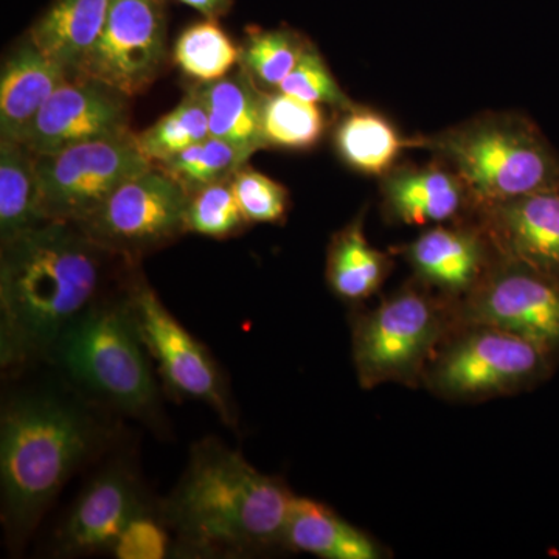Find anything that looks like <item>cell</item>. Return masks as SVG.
<instances>
[{
    "instance_id": "cell-21",
    "label": "cell",
    "mask_w": 559,
    "mask_h": 559,
    "mask_svg": "<svg viewBox=\"0 0 559 559\" xmlns=\"http://www.w3.org/2000/svg\"><path fill=\"white\" fill-rule=\"evenodd\" d=\"M109 7L110 0H55L33 24L28 36L44 55L75 76L100 38Z\"/></svg>"
},
{
    "instance_id": "cell-24",
    "label": "cell",
    "mask_w": 559,
    "mask_h": 559,
    "mask_svg": "<svg viewBox=\"0 0 559 559\" xmlns=\"http://www.w3.org/2000/svg\"><path fill=\"white\" fill-rule=\"evenodd\" d=\"M44 223L36 154L17 140L0 139V242Z\"/></svg>"
},
{
    "instance_id": "cell-20",
    "label": "cell",
    "mask_w": 559,
    "mask_h": 559,
    "mask_svg": "<svg viewBox=\"0 0 559 559\" xmlns=\"http://www.w3.org/2000/svg\"><path fill=\"white\" fill-rule=\"evenodd\" d=\"M193 87L207 109L212 138L226 140L248 157L266 148L261 130L264 91L240 64L223 79Z\"/></svg>"
},
{
    "instance_id": "cell-12",
    "label": "cell",
    "mask_w": 559,
    "mask_h": 559,
    "mask_svg": "<svg viewBox=\"0 0 559 559\" xmlns=\"http://www.w3.org/2000/svg\"><path fill=\"white\" fill-rule=\"evenodd\" d=\"M159 0H110L108 17L75 76L108 84L127 97L143 94L167 60V25Z\"/></svg>"
},
{
    "instance_id": "cell-1",
    "label": "cell",
    "mask_w": 559,
    "mask_h": 559,
    "mask_svg": "<svg viewBox=\"0 0 559 559\" xmlns=\"http://www.w3.org/2000/svg\"><path fill=\"white\" fill-rule=\"evenodd\" d=\"M116 255L80 226L47 221L2 242L0 360L20 369L51 358L73 320L97 304L106 259Z\"/></svg>"
},
{
    "instance_id": "cell-5",
    "label": "cell",
    "mask_w": 559,
    "mask_h": 559,
    "mask_svg": "<svg viewBox=\"0 0 559 559\" xmlns=\"http://www.w3.org/2000/svg\"><path fill=\"white\" fill-rule=\"evenodd\" d=\"M457 325L455 304L415 278L353 318V364L360 388H419L426 367Z\"/></svg>"
},
{
    "instance_id": "cell-28",
    "label": "cell",
    "mask_w": 559,
    "mask_h": 559,
    "mask_svg": "<svg viewBox=\"0 0 559 559\" xmlns=\"http://www.w3.org/2000/svg\"><path fill=\"white\" fill-rule=\"evenodd\" d=\"M249 159L226 140L209 135L197 145L156 164V167L179 183L187 194H193L213 183L234 178Z\"/></svg>"
},
{
    "instance_id": "cell-31",
    "label": "cell",
    "mask_w": 559,
    "mask_h": 559,
    "mask_svg": "<svg viewBox=\"0 0 559 559\" xmlns=\"http://www.w3.org/2000/svg\"><path fill=\"white\" fill-rule=\"evenodd\" d=\"M277 91L314 105H329L341 112L355 106V102L349 100L342 91L322 55L311 44H308L296 68L283 80Z\"/></svg>"
},
{
    "instance_id": "cell-25",
    "label": "cell",
    "mask_w": 559,
    "mask_h": 559,
    "mask_svg": "<svg viewBox=\"0 0 559 559\" xmlns=\"http://www.w3.org/2000/svg\"><path fill=\"white\" fill-rule=\"evenodd\" d=\"M261 130L266 148L307 151L314 148L325 132L323 110L283 92H264Z\"/></svg>"
},
{
    "instance_id": "cell-34",
    "label": "cell",
    "mask_w": 559,
    "mask_h": 559,
    "mask_svg": "<svg viewBox=\"0 0 559 559\" xmlns=\"http://www.w3.org/2000/svg\"><path fill=\"white\" fill-rule=\"evenodd\" d=\"M179 2L200 11L209 20H218L221 16H226L231 5H234V0H179Z\"/></svg>"
},
{
    "instance_id": "cell-35",
    "label": "cell",
    "mask_w": 559,
    "mask_h": 559,
    "mask_svg": "<svg viewBox=\"0 0 559 559\" xmlns=\"http://www.w3.org/2000/svg\"><path fill=\"white\" fill-rule=\"evenodd\" d=\"M159 2L164 3V2H165V0H159Z\"/></svg>"
},
{
    "instance_id": "cell-8",
    "label": "cell",
    "mask_w": 559,
    "mask_h": 559,
    "mask_svg": "<svg viewBox=\"0 0 559 559\" xmlns=\"http://www.w3.org/2000/svg\"><path fill=\"white\" fill-rule=\"evenodd\" d=\"M151 167L132 131L36 154L44 218L83 223L121 183Z\"/></svg>"
},
{
    "instance_id": "cell-4",
    "label": "cell",
    "mask_w": 559,
    "mask_h": 559,
    "mask_svg": "<svg viewBox=\"0 0 559 559\" xmlns=\"http://www.w3.org/2000/svg\"><path fill=\"white\" fill-rule=\"evenodd\" d=\"M457 173L476 210L559 189V153L521 114H484L450 130L411 140Z\"/></svg>"
},
{
    "instance_id": "cell-19",
    "label": "cell",
    "mask_w": 559,
    "mask_h": 559,
    "mask_svg": "<svg viewBox=\"0 0 559 559\" xmlns=\"http://www.w3.org/2000/svg\"><path fill=\"white\" fill-rule=\"evenodd\" d=\"M285 549L323 559H382L389 551L319 500L294 496Z\"/></svg>"
},
{
    "instance_id": "cell-7",
    "label": "cell",
    "mask_w": 559,
    "mask_h": 559,
    "mask_svg": "<svg viewBox=\"0 0 559 559\" xmlns=\"http://www.w3.org/2000/svg\"><path fill=\"white\" fill-rule=\"evenodd\" d=\"M558 367L546 352L516 334L457 323L430 359L421 385L452 403H481L535 390Z\"/></svg>"
},
{
    "instance_id": "cell-22",
    "label": "cell",
    "mask_w": 559,
    "mask_h": 559,
    "mask_svg": "<svg viewBox=\"0 0 559 559\" xmlns=\"http://www.w3.org/2000/svg\"><path fill=\"white\" fill-rule=\"evenodd\" d=\"M393 270L390 253L373 248L364 231V213L333 235L326 253V283L347 304L370 300Z\"/></svg>"
},
{
    "instance_id": "cell-14",
    "label": "cell",
    "mask_w": 559,
    "mask_h": 559,
    "mask_svg": "<svg viewBox=\"0 0 559 559\" xmlns=\"http://www.w3.org/2000/svg\"><path fill=\"white\" fill-rule=\"evenodd\" d=\"M396 253L415 278L457 305L479 285L496 249L477 219H463L429 227Z\"/></svg>"
},
{
    "instance_id": "cell-27",
    "label": "cell",
    "mask_w": 559,
    "mask_h": 559,
    "mask_svg": "<svg viewBox=\"0 0 559 559\" xmlns=\"http://www.w3.org/2000/svg\"><path fill=\"white\" fill-rule=\"evenodd\" d=\"M209 135L207 109L194 87L148 130L134 132L139 150L153 165L170 159Z\"/></svg>"
},
{
    "instance_id": "cell-6",
    "label": "cell",
    "mask_w": 559,
    "mask_h": 559,
    "mask_svg": "<svg viewBox=\"0 0 559 559\" xmlns=\"http://www.w3.org/2000/svg\"><path fill=\"white\" fill-rule=\"evenodd\" d=\"M51 358L81 388L131 415L157 406L150 355L124 300L92 305L62 333Z\"/></svg>"
},
{
    "instance_id": "cell-11",
    "label": "cell",
    "mask_w": 559,
    "mask_h": 559,
    "mask_svg": "<svg viewBox=\"0 0 559 559\" xmlns=\"http://www.w3.org/2000/svg\"><path fill=\"white\" fill-rule=\"evenodd\" d=\"M140 340L156 360L165 384L189 399L212 407L227 425H235L229 389L207 348L162 304L142 275L132 277L124 293Z\"/></svg>"
},
{
    "instance_id": "cell-9",
    "label": "cell",
    "mask_w": 559,
    "mask_h": 559,
    "mask_svg": "<svg viewBox=\"0 0 559 559\" xmlns=\"http://www.w3.org/2000/svg\"><path fill=\"white\" fill-rule=\"evenodd\" d=\"M187 204L182 187L153 165L121 183L76 226L102 248L131 261L186 234Z\"/></svg>"
},
{
    "instance_id": "cell-18",
    "label": "cell",
    "mask_w": 559,
    "mask_h": 559,
    "mask_svg": "<svg viewBox=\"0 0 559 559\" xmlns=\"http://www.w3.org/2000/svg\"><path fill=\"white\" fill-rule=\"evenodd\" d=\"M72 79L69 70L25 36L7 55L0 72V139L20 140L55 91Z\"/></svg>"
},
{
    "instance_id": "cell-26",
    "label": "cell",
    "mask_w": 559,
    "mask_h": 559,
    "mask_svg": "<svg viewBox=\"0 0 559 559\" xmlns=\"http://www.w3.org/2000/svg\"><path fill=\"white\" fill-rule=\"evenodd\" d=\"M240 47L209 17L180 33L173 50L176 66L198 83L223 79L240 64Z\"/></svg>"
},
{
    "instance_id": "cell-13",
    "label": "cell",
    "mask_w": 559,
    "mask_h": 559,
    "mask_svg": "<svg viewBox=\"0 0 559 559\" xmlns=\"http://www.w3.org/2000/svg\"><path fill=\"white\" fill-rule=\"evenodd\" d=\"M128 100L102 81L72 76L55 91L20 142L32 153L47 154L127 134L131 131Z\"/></svg>"
},
{
    "instance_id": "cell-3",
    "label": "cell",
    "mask_w": 559,
    "mask_h": 559,
    "mask_svg": "<svg viewBox=\"0 0 559 559\" xmlns=\"http://www.w3.org/2000/svg\"><path fill=\"white\" fill-rule=\"evenodd\" d=\"M94 421L51 393L21 396L0 426L2 518L10 538H27L81 463L97 447Z\"/></svg>"
},
{
    "instance_id": "cell-33",
    "label": "cell",
    "mask_w": 559,
    "mask_h": 559,
    "mask_svg": "<svg viewBox=\"0 0 559 559\" xmlns=\"http://www.w3.org/2000/svg\"><path fill=\"white\" fill-rule=\"evenodd\" d=\"M168 546L165 528L143 513L128 524L112 551L119 559H162L167 557Z\"/></svg>"
},
{
    "instance_id": "cell-2",
    "label": "cell",
    "mask_w": 559,
    "mask_h": 559,
    "mask_svg": "<svg viewBox=\"0 0 559 559\" xmlns=\"http://www.w3.org/2000/svg\"><path fill=\"white\" fill-rule=\"evenodd\" d=\"M293 491L238 452L204 440L164 506L180 543L194 554L245 555L285 546Z\"/></svg>"
},
{
    "instance_id": "cell-32",
    "label": "cell",
    "mask_w": 559,
    "mask_h": 559,
    "mask_svg": "<svg viewBox=\"0 0 559 559\" xmlns=\"http://www.w3.org/2000/svg\"><path fill=\"white\" fill-rule=\"evenodd\" d=\"M231 187L248 224H277L286 218L289 193L277 180L253 170L246 164L235 173Z\"/></svg>"
},
{
    "instance_id": "cell-29",
    "label": "cell",
    "mask_w": 559,
    "mask_h": 559,
    "mask_svg": "<svg viewBox=\"0 0 559 559\" xmlns=\"http://www.w3.org/2000/svg\"><path fill=\"white\" fill-rule=\"evenodd\" d=\"M308 44L307 39L288 28H250L241 47L240 66L261 90L277 91L296 68Z\"/></svg>"
},
{
    "instance_id": "cell-30",
    "label": "cell",
    "mask_w": 559,
    "mask_h": 559,
    "mask_svg": "<svg viewBox=\"0 0 559 559\" xmlns=\"http://www.w3.org/2000/svg\"><path fill=\"white\" fill-rule=\"evenodd\" d=\"M246 226L248 221L238 205L231 179L189 194L186 210L187 231L224 240L240 234Z\"/></svg>"
},
{
    "instance_id": "cell-15",
    "label": "cell",
    "mask_w": 559,
    "mask_h": 559,
    "mask_svg": "<svg viewBox=\"0 0 559 559\" xmlns=\"http://www.w3.org/2000/svg\"><path fill=\"white\" fill-rule=\"evenodd\" d=\"M474 218L499 255L559 283V189L487 205Z\"/></svg>"
},
{
    "instance_id": "cell-16",
    "label": "cell",
    "mask_w": 559,
    "mask_h": 559,
    "mask_svg": "<svg viewBox=\"0 0 559 559\" xmlns=\"http://www.w3.org/2000/svg\"><path fill=\"white\" fill-rule=\"evenodd\" d=\"M148 513L142 489L130 471L105 469L84 488L62 525L60 546L66 555L112 550L123 530Z\"/></svg>"
},
{
    "instance_id": "cell-17",
    "label": "cell",
    "mask_w": 559,
    "mask_h": 559,
    "mask_svg": "<svg viewBox=\"0 0 559 559\" xmlns=\"http://www.w3.org/2000/svg\"><path fill=\"white\" fill-rule=\"evenodd\" d=\"M382 209L390 223L432 227L474 216L469 191L444 162L395 167L381 180Z\"/></svg>"
},
{
    "instance_id": "cell-23",
    "label": "cell",
    "mask_w": 559,
    "mask_h": 559,
    "mask_svg": "<svg viewBox=\"0 0 559 559\" xmlns=\"http://www.w3.org/2000/svg\"><path fill=\"white\" fill-rule=\"evenodd\" d=\"M334 145L349 168L382 178L395 168L403 150L411 146V140L404 139L388 117L355 105L342 110L334 130Z\"/></svg>"
},
{
    "instance_id": "cell-10",
    "label": "cell",
    "mask_w": 559,
    "mask_h": 559,
    "mask_svg": "<svg viewBox=\"0 0 559 559\" xmlns=\"http://www.w3.org/2000/svg\"><path fill=\"white\" fill-rule=\"evenodd\" d=\"M457 323L509 331L559 366V283L496 252L479 285L455 305Z\"/></svg>"
}]
</instances>
